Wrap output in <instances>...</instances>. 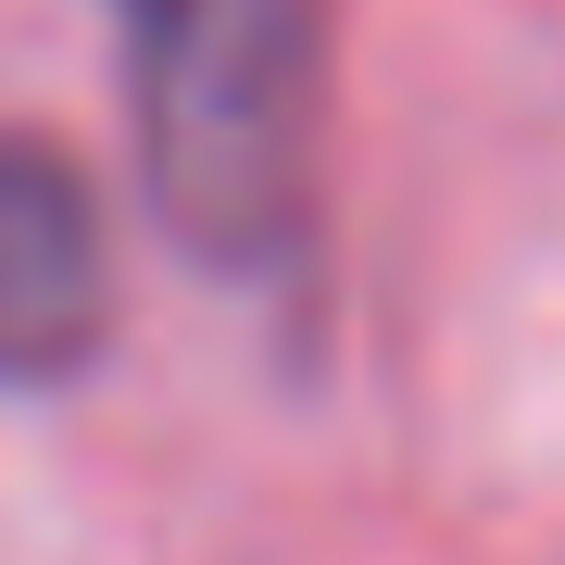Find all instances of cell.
<instances>
[{"instance_id":"1","label":"cell","mask_w":565,"mask_h":565,"mask_svg":"<svg viewBox=\"0 0 565 565\" xmlns=\"http://www.w3.org/2000/svg\"><path fill=\"white\" fill-rule=\"evenodd\" d=\"M114 25L163 239L214 277H277L315 226L327 0H114Z\"/></svg>"},{"instance_id":"2","label":"cell","mask_w":565,"mask_h":565,"mask_svg":"<svg viewBox=\"0 0 565 565\" xmlns=\"http://www.w3.org/2000/svg\"><path fill=\"white\" fill-rule=\"evenodd\" d=\"M114 340V239L51 139L0 126V390H51Z\"/></svg>"}]
</instances>
